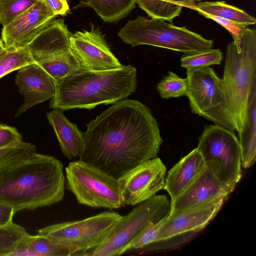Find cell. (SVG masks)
I'll list each match as a JSON object with an SVG mask.
<instances>
[{"instance_id":"obj_1","label":"cell","mask_w":256,"mask_h":256,"mask_svg":"<svg viewBox=\"0 0 256 256\" xmlns=\"http://www.w3.org/2000/svg\"><path fill=\"white\" fill-rule=\"evenodd\" d=\"M80 160L118 178L156 157L163 142L150 109L136 100H124L86 124Z\"/></svg>"},{"instance_id":"obj_7","label":"cell","mask_w":256,"mask_h":256,"mask_svg":"<svg viewBox=\"0 0 256 256\" xmlns=\"http://www.w3.org/2000/svg\"><path fill=\"white\" fill-rule=\"evenodd\" d=\"M170 210V202L165 195H155L137 204L128 214L120 218L105 240L89 250L86 256L122 255L148 224L166 219Z\"/></svg>"},{"instance_id":"obj_2","label":"cell","mask_w":256,"mask_h":256,"mask_svg":"<svg viewBox=\"0 0 256 256\" xmlns=\"http://www.w3.org/2000/svg\"><path fill=\"white\" fill-rule=\"evenodd\" d=\"M63 164L50 156L36 153L0 173V202L14 212L34 210L61 201L64 195Z\"/></svg>"},{"instance_id":"obj_36","label":"cell","mask_w":256,"mask_h":256,"mask_svg":"<svg viewBox=\"0 0 256 256\" xmlns=\"http://www.w3.org/2000/svg\"><path fill=\"white\" fill-rule=\"evenodd\" d=\"M6 48V47H5ZM5 48L1 50H0V57L2 56V54L4 52V50L5 49Z\"/></svg>"},{"instance_id":"obj_5","label":"cell","mask_w":256,"mask_h":256,"mask_svg":"<svg viewBox=\"0 0 256 256\" xmlns=\"http://www.w3.org/2000/svg\"><path fill=\"white\" fill-rule=\"evenodd\" d=\"M125 44L132 48L150 45L192 53L210 49L213 41L190 31L185 26H177L161 19H148L138 16L128 21L118 33Z\"/></svg>"},{"instance_id":"obj_37","label":"cell","mask_w":256,"mask_h":256,"mask_svg":"<svg viewBox=\"0 0 256 256\" xmlns=\"http://www.w3.org/2000/svg\"><path fill=\"white\" fill-rule=\"evenodd\" d=\"M196 0V1H200L202 0Z\"/></svg>"},{"instance_id":"obj_16","label":"cell","mask_w":256,"mask_h":256,"mask_svg":"<svg viewBox=\"0 0 256 256\" xmlns=\"http://www.w3.org/2000/svg\"><path fill=\"white\" fill-rule=\"evenodd\" d=\"M226 199L221 198L206 204L168 216L158 228L154 242L180 235L196 234L216 216Z\"/></svg>"},{"instance_id":"obj_23","label":"cell","mask_w":256,"mask_h":256,"mask_svg":"<svg viewBox=\"0 0 256 256\" xmlns=\"http://www.w3.org/2000/svg\"><path fill=\"white\" fill-rule=\"evenodd\" d=\"M196 10L206 18L208 16L221 18L240 24L244 28L256 23L254 17L224 1L196 4Z\"/></svg>"},{"instance_id":"obj_14","label":"cell","mask_w":256,"mask_h":256,"mask_svg":"<svg viewBox=\"0 0 256 256\" xmlns=\"http://www.w3.org/2000/svg\"><path fill=\"white\" fill-rule=\"evenodd\" d=\"M186 96L193 114L203 116L222 102V79L210 66L186 69Z\"/></svg>"},{"instance_id":"obj_8","label":"cell","mask_w":256,"mask_h":256,"mask_svg":"<svg viewBox=\"0 0 256 256\" xmlns=\"http://www.w3.org/2000/svg\"><path fill=\"white\" fill-rule=\"evenodd\" d=\"M196 148L216 178L235 188L242 175L241 149L234 131L216 124L206 125Z\"/></svg>"},{"instance_id":"obj_12","label":"cell","mask_w":256,"mask_h":256,"mask_svg":"<svg viewBox=\"0 0 256 256\" xmlns=\"http://www.w3.org/2000/svg\"><path fill=\"white\" fill-rule=\"evenodd\" d=\"M70 46L82 68L100 71L123 66L111 52L102 32L94 24L90 30L72 34Z\"/></svg>"},{"instance_id":"obj_25","label":"cell","mask_w":256,"mask_h":256,"mask_svg":"<svg viewBox=\"0 0 256 256\" xmlns=\"http://www.w3.org/2000/svg\"><path fill=\"white\" fill-rule=\"evenodd\" d=\"M34 62L28 46L19 49L6 48L0 57V78Z\"/></svg>"},{"instance_id":"obj_35","label":"cell","mask_w":256,"mask_h":256,"mask_svg":"<svg viewBox=\"0 0 256 256\" xmlns=\"http://www.w3.org/2000/svg\"><path fill=\"white\" fill-rule=\"evenodd\" d=\"M5 48L4 45L2 42V41L0 39V50L4 49Z\"/></svg>"},{"instance_id":"obj_3","label":"cell","mask_w":256,"mask_h":256,"mask_svg":"<svg viewBox=\"0 0 256 256\" xmlns=\"http://www.w3.org/2000/svg\"><path fill=\"white\" fill-rule=\"evenodd\" d=\"M220 104L202 117L228 130L241 132L249 100L256 90V30L246 28L238 52L232 42L226 46Z\"/></svg>"},{"instance_id":"obj_4","label":"cell","mask_w":256,"mask_h":256,"mask_svg":"<svg viewBox=\"0 0 256 256\" xmlns=\"http://www.w3.org/2000/svg\"><path fill=\"white\" fill-rule=\"evenodd\" d=\"M136 72L130 65L106 70L78 69L55 81L56 92L50 107L62 112L91 110L126 100L136 90Z\"/></svg>"},{"instance_id":"obj_15","label":"cell","mask_w":256,"mask_h":256,"mask_svg":"<svg viewBox=\"0 0 256 256\" xmlns=\"http://www.w3.org/2000/svg\"><path fill=\"white\" fill-rule=\"evenodd\" d=\"M234 188L222 182L206 166L190 185L171 201L169 216L206 204L221 198H228Z\"/></svg>"},{"instance_id":"obj_26","label":"cell","mask_w":256,"mask_h":256,"mask_svg":"<svg viewBox=\"0 0 256 256\" xmlns=\"http://www.w3.org/2000/svg\"><path fill=\"white\" fill-rule=\"evenodd\" d=\"M36 153V146L24 142L18 144L0 148V173L11 166L29 158Z\"/></svg>"},{"instance_id":"obj_18","label":"cell","mask_w":256,"mask_h":256,"mask_svg":"<svg viewBox=\"0 0 256 256\" xmlns=\"http://www.w3.org/2000/svg\"><path fill=\"white\" fill-rule=\"evenodd\" d=\"M206 167L202 154L196 148L182 158L168 172L164 188L171 201L182 193Z\"/></svg>"},{"instance_id":"obj_33","label":"cell","mask_w":256,"mask_h":256,"mask_svg":"<svg viewBox=\"0 0 256 256\" xmlns=\"http://www.w3.org/2000/svg\"><path fill=\"white\" fill-rule=\"evenodd\" d=\"M42 1L56 16H66L70 12L67 0H42Z\"/></svg>"},{"instance_id":"obj_27","label":"cell","mask_w":256,"mask_h":256,"mask_svg":"<svg viewBox=\"0 0 256 256\" xmlns=\"http://www.w3.org/2000/svg\"><path fill=\"white\" fill-rule=\"evenodd\" d=\"M222 59L219 49H208L200 52L184 53L180 58V65L186 69L220 64Z\"/></svg>"},{"instance_id":"obj_30","label":"cell","mask_w":256,"mask_h":256,"mask_svg":"<svg viewBox=\"0 0 256 256\" xmlns=\"http://www.w3.org/2000/svg\"><path fill=\"white\" fill-rule=\"evenodd\" d=\"M39 0H0V24L6 26Z\"/></svg>"},{"instance_id":"obj_13","label":"cell","mask_w":256,"mask_h":256,"mask_svg":"<svg viewBox=\"0 0 256 256\" xmlns=\"http://www.w3.org/2000/svg\"><path fill=\"white\" fill-rule=\"evenodd\" d=\"M56 16L38 0L32 6L2 26V40L7 48L26 47Z\"/></svg>"},{"instance_id":"obj_10","label":"cell","mask_w":256,"mask_h":256,"mask_svg":"<svg viewBox=\"0 0 256 256\" xmlns=\"http://www.w3.org/2000/svg\"><path fill=\"white\" fill-rule=\"evenodd\" d=\"M122 216L104 212L80 220L53 224L38 230V234L67 246L72 256H87L101 244Z\"/></svg>"},{"instance_id":"obj_19","label":"cell","mask_w":256,"mask_h":256,"mask_svg":"<svg viewBox=\"0 0 256 256\" xmlns=\"http://www.w3.org/2000/svg\"><path fill=\"white\" fill-rule=\"evenodd\" d=\"M64 155L68 159L79 156L84 144V134L66 118L62 111L54 109L46 114Z\"/></svg>"},{"instance_id":"obj_21","label":"cell","mask_w":256,"mask_h":256,"mask_svg":"<svg viewBox=\"0 0 256 256\" xmlns=\"http://www.w3.org/2000/svg\"><path fill=\"white\" fill-rule=\"evenodd\" d=\"M247 110L245 124L238 133L242 165L245 168L252 166L256 158V90L250 98Z\"/></svg>"},{"instance_id":"obj_31","label":"cell","mask_w":256,"mask_h":256,"mask_svg":"<svg viewBox=\"0 0 256 256\" xmlns=\"http://www.w3.org/2000/svg\"><path fill=\"white\" fill-rule=\"evenodd\" d=\"M206 18L214 20L226 28L232 34L238 52H240L242 40L246 28L234 22L217 16H208Z\"/></svg>"},{"instance_id":"obj_32","label":"cell","mask_w":256,"mask_h":256,"mask_svg":"<svg viewBox=\"0 0 256 256\" xmlns=\"http://www.w3.org/2000/svg\"><path fill=\"white\" fill-rule=\"evenodd\" d=\"M22 142V136L16 128L0 124V148L18 144Z\"/></svg>"},{"instance_id":"obj_20","label":"cell","mask_w":256,"mask_h":256,"mask_svg":"<svg viewBox=\"0 0 256 256\" xmlns=\"http://www.w3.org/2000/svg\"><path fill=\"white\" fill-rule=\"evenodd\" d=\"M71 256L69 248L39 234H28L18 244L10 256Z\"/></svg>"},{"instance_id":"obj_17","label":"cell","mask_w":256,"mask_h":256,"mask_svg":"<svg viewBox=\"0 0 256 256\" xmlns=\"http://www.w3.org/2000/svg\"><path fill=\"white\" fill-rule=\"evenodd\" d=\"M15 82L20 93L24 98L15 118L35 105L52 99L56 94L54 80L35 62L19 69Z\"/></svg>"},{"instance_id":"obj_22","label":"cell","mask_w":256,"mask_h":256,"mask_svg":"<svg viewBox=\"0 0 256 256\" xmlns=\"http://www.w3.org/2000/svg\"><path fill=\"white\" fill-rule=\"evenodd\" d=\"M136 0H80L76 8L89 7L104 22L116 23L135 8Z\"/></svg>"},{"instance_id":"obj_11","label":"cell","mask_w":256,"mask_h":256,"mask_svg":"<svg viewBox=\"0 0 256 256\" xmlns=\"http://www.w3.org/2000/svg\"><path fill=\"white\" fill-rule=\"evenodd\" d=\"M166 168L161 160H147L118 178L125 205H137L164 189Z\"/></svg>"},{"instance_id":"obj_24","label":"cell","mask_w":256,"mask_h":256,"mask_svg":"<svg viewBox=\"0 0 256 256\" xmlns=\"http://www.w3.org/2000/svg\"><path fill=\"white\" fill-rule=\"evenodd\" d=\"M136 4L152 18L170 22L180 15L182 8L196 10L193 0H136Z\"/></svg>"},{"instance_id":"obj_6","label":"cell","mask_w":256,"mask_h":256,"mask_svg":"<svg viewBox=\"0 0 256 256\" xmlns=\"http://www.w3.org/2000/svg\"><path fill=\"white\" fill-rule=\"evenodd\" d=\"M65 170L66 188L80 204L109 209L125 206L118 178L80 160L70 162Z\"/></svg>"},{"instance_id":"obj_29","label":"cell","mask_w":256,"mask_h":256,"mask_svg":"<svg viewBox=\"0 0 256 256\" xmlns=\"http://www.w3.org/2000/svg\"><path fill=\"white\" fill-rule=\"evenodd\" d=\"M188 86L186 78H182L174 72L168 71V75L158 84L156 88L162 98H170L186 96Z\"/></svg>"},{"instance_id":"obj_34","label":"cell","mask_w":256,"mask_h":256,"mask_svg":"<svg viewBox=\"0 0 256 256\" xmlns=\"http://www.w3.org/2000/svg\"><path fill=\"white\" fill-rule=\"evenodd\" d=\"M14 214L12 206L0 202V226H6L12 221Z\"/></svg>"},{"instance_id":"obj_28","label":"cell","mask_w":256,"mask_h":256,"mask_svg":"<svg viewBox=\"0 0 256 256\" xmlns=\"http://www.w3.org/2000/svg\"><path fill=\"white\" fill-rule=\"evenodd\" d=\"M28 233L14 222L0 226V256H10L19 242Z\"/></svg>"},{"instance_id":"obj_9","label":"cell","mask_w":256,"mask_h":256,"mask_svg":"<svg viewBox=\"0 0 256 256\" xmlns=\"http://www.w3.org/2000/svg\"><path fill=\"white\" fill-rule=\"evenodd\" d=\"M72 34L64 18L54 20L28 46L34 62L54 81L81 68L70 48Z\"/></svg>"}]
</instances>
